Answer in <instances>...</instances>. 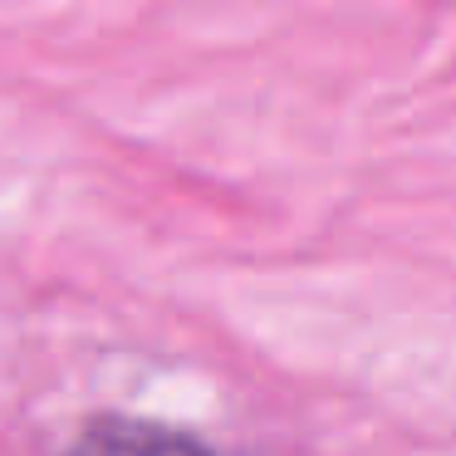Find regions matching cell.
<instances>
[{"label": "cell", "instance_id": "cell-1", "mask_svg": "<svg viewBox=\"0 0 456 456\" xmlns=\"http://www.w3.org/2000/svg\"><path fill=\"white\" fill-rule=\"evenodd\" d=\"M69 456H211L201 442L152 422H128V417H103L79 436Z\"/></svg>", "mask_w": 456, "mask_h": 456}]
</instances>
